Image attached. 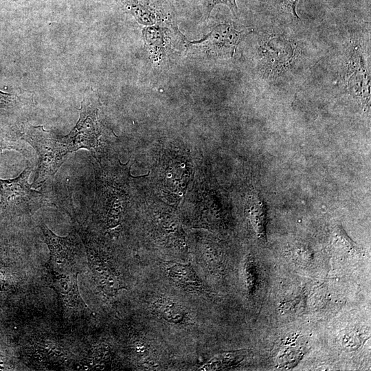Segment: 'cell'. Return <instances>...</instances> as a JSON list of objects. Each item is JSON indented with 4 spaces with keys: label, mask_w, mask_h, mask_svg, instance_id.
<instances>
[{
    "label": "cell",
    "mask_w": 371,
    "mask_h": 371,
    "mask_svg": "<svg viewBox=\"0 0 371 371\" xmlns=\"http://www.w3.org/2000/svg\"><path fill=\"white\" fill-rule=\"evenodd\" d=\"M5 150H15L21 153L26 154L27 151L21 146L16 140L0 130V157Z\"/></svg>",
    "instance_id": "obj_11"
},
{
    "label": "cell",
    "mask_w": 371,
    "mask_h": 371,
    "mask_svg": "<svg viewBox=\"0 0 371 371\" xmlns=\"http://www.w3.org/2000/svg\"><path fill=\"white\" fill-rule=\"evenodd\" d=\"M253 207L251 213V221L254 228L258 236H265V217L262 208L260 205Z\"/></svg>",
    "instance_id": "obj_10"
},
{
    "label": "cell",
    "mask_w": 371,
    "mask_h": 371,
    "mask_svg": "<svg viewBox=\"0 0 371 371\" xmlns=\"http://www.w3.org/2000/svg\"><path fill=\"white\" fill-rule=\"evenodd\" d=\"M282 8H285L291 12L295 16L298 18L296 13V4L298 0H278Z\"/></svg>",
    "instance_id": "obj_15"
},
{
    "label": "cell",
    "mask_w": 371,
    "mask_h": 371,
    "mask_svg": "<svg viewBox=\"0 0 371 371\" xmlns=\"http://www.w3.org/2000/svg\"><path fill=\"white\" fill-rule=\"evenodd\" d=\"M102 135L99 99L93 90H87L81 102L78 120L66 135L72 153L85 148L99 159L105 144Z\"/></svg>",
    "instance_id": "obj_2"
},
{
    "label": "cell",
    "mask_w": 371,
    "mask_h": 371,
    "mask_svg": "<svg viewBox=\"0 0 371 371\" xmlns=\"http://www.w3.org/2000/svg\"><path fill=\"white\" fill-rule=\"evenodd\" d=\"M21 137L36 151L38 166L32 186L38 188L57 172L72 153L66 135L45 130L43 126L26 125Z\"/></svg>",
    "instance_id": "obj_1"
},
{
    "label": "cell",
    "mask_w": 371,
    "mask_h": 371,
    "mask_svg": "<svg viewBox=\"0 0 371 371\" xmlns=\"http://www.w3.org/2000/svg\"><path fill=\"white\" fill-rule=\"evenodd\" d=\"M218 4H224L227 5L231 10L234 15L235 16H237L238 10L236 5V0H210V3L208 5V16L214 7Z\"/></svg>",
    "instance_id": "obj_14"
},
{
    "label": "cell",
    "mask_w": 371,
    "mask_h": 371,
    "mask_svg": "<svg viewBox=\"0 0 371 371\" xmlns=\"http://www.w3.org/2000/svg\"><path fill=\"white\" fill-rule=\"evenodd\" d=\"M31 172L32 168L27 166L14 178L0 179L1 209L31 214L44 205H50L46 196L29 184Z\"/></svg>",
    "instance_id": "obj_3"
},
{
    "label": "cell",
    "mask_w": 371,
    "mask_h": 371,
    "mask_svg": "<svg viewBox=\"0 0 371 371\" xmlns=\"http://www.w3.org/2000/svg\"><path fill=\"white\" fill-rule=\"evenodd\" d=\"M247 350L229 351L218 353L203 364L199 370H221L236 366L244 360Z\"/></svg>",
    "instance_id": "obj_9"
},
{
    "label": "cell",
    "mask_w": 371,
    "mask_h": 371,
    "mask_svg": "<svg viewBox=\"0 0 371 371\" xmlns=\"http://www.w3.org/2000/svg\"><path fill=\"white\" fill-rule=\"evenodd\" d=\"M17 103L16 95L0 90V111L10 110L15 107Z\"/></svg>",
    "instance_id": "obj_13"
},
{
    "label": "cell",
    "mask_w": 371,
    "mask_h": 371,
    "mask_svg": "<svg viewBox=\"0 0 371 371\" xmlns=\"http://www.w3.org/2000/svg\"><path fill=\"white\" fill-rule=\"evenodd\" d=\"M83 241L89 265L96 284L106 295H116L118 291L124 288L117 273L100 256L89 240L83 238Z\"/></svg>",
    "instance_id": "obj_6"
},
{
    "label": "cell",
    "mask_w": 371,
    "mask_h": 371,
    "mask_svg": "<svg viewBox=\"0 0 371 371\" xmlns=\"http://www.w3.org/2000/svg\"><path fill=\"white\" fill-rule=\"evenodd\" d=\"M40 227L49 251L47 266L49 278L79 273L80 244L76 233L72 232L67 236H59L45 223L43 222Z\"/></svg>",
    "instance_id": "obj_4"
},
{
    "label": "cell",
    "mask_w": 371,
    "mask_h": 371,
    "mask_svg": "<svg viewBox=\"0 0 371 371\" xmlns=\"http://www.w3.org/2000/svg\"><path fill=\"white\" fill-rule=\"evenodd\" d=\"M244 278L247 289L249 293H253L256 288V270L254 262L248 260L244 266Z\"/></svg>",
    "instance_id": "obj_12"
},
{
    "label": "cell",
    "mask_w": 371,
    "mask_h": 371,
    "mask_svg": "<svg viewBox=\"0 0 371 371\" xmlns=\"http://www.w3.org/2000/svg\"><path fill=\"white\" fill-rule=\"evenodd\" d=\"M153 311L169 324L185 325L190 321L186 308L175 300L167 297L156 300L152 305Z\"/></svg>",
    "instance_id": "obj_8"
},
{
    "label": "cell",
    "mask_w": 371,
    "mask_h": 371,
    "mask_svg": "<svg viewBox=\"0 0 371 371\" xmlns=\"http://www.w3.org/2000/svg\"><path fill=\"white\" fill-rule=\"evenodd\" d=\"M164 271L170 280L186 290L203 293V282L190 265L169 262L165 265Z\"/></svg>",
    "instance_id": "obj_7"
},
{
    "label": "cell",
    "mask_w": 371,
    "mask_h": 371,
    "mask_svg": "<svg viewBox=\"0 0 371 371\" xmlns=\"http://www.w3.org/2000/svg\"><path fill=\"white\" fill-rule=\"evenodd\" d=\"M248 30L236 29L229 23L219 24L203 39L192 43L201 44L210 53L233 56L240 41Z\"/></svg>",
    "instance_id": "obj_5"
}]
</instances>
